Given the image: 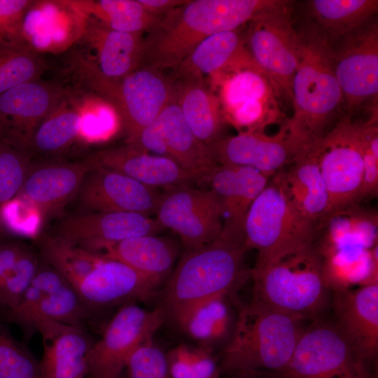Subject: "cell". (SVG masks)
Wrapping results in <instances>:
<instances>
[{
    "label": "cell",
    "mask_w": 378,
    "mask_h": 378,
    "mask_svg": "<svg viewBox=\"0 0 378 378\" xmlns=\"http://www.w3.org/2000/svg\"><path fill=\"white\" fill-rule=\"evenodd\" d=\"M282 0H187L146 33L140 66L174 70L207 37L239 29Z\"/></svg>",
    "instance_id": "1"
},
{
    "label": "cell",
    "mask_w": 378,
    "mask_h": 378,
    "mask_svg": "<svg viewBox=\"0 0 378 378\" xmlns=\"http://www.w3.org/2000/svg\"><path fill=\"white\" fill-rule=\"evenodd\" d=\"M304 320L252 301L241 307L225 344L222 372L237 378H263L289 363Z\"/></svg>",
    "instance_id": "2"
},
{
    "label": "cell",
    "mask_w": 378,
    "mask_h": 378,
    "mask_svg": "<svg viewBox=\"0 0 378 378\" xmlns=\"http://www.w3.org/2000/svg\"><path fill=\"white\" fill-rule=\"evenodd\" d=\"M300 59L292 84L288 130L308 145L321 139L340 118L344 98L330 43L314 28L300 33Z\"/></svg>",
    "instance_id": "3"
},
{
    "label": "cell",
    "mask_w": 378,
    "mask_h": 378,
    "mask_svg": "<svg viewBox=\"0 0 378 378\" xmlns=\"http://www.w3.org/2000/svg\"><path fill=\"white\" fill-rule=\"evenodd\" d=\"M244 243L220 237L186 251L163 291L165 314L172 318L192 305L220 295L234 294L248 278Z\"/></svg>",
    "instance_id": "4"
},
{
    "label": "cell",
    "mask_w": 378,
    "mask_h": 378,
    "mask_svg": "<svg viewBox=\"0 0 378 378\" xmlns=\"http://www.w3.org/2000/svg\"><path fill=\"white\" fill-rule=\"evenodd\" d=\"M252 301L304 320L317 318L331 301L323 276L322 259L314 244L284 255L270 264L251 269Z\"/></svg>",
    "instance_id": "5"
},
{
    "label": "cell",
    "mask_w": 378,
    "mask_h": 378,
    "mask_svg": "<svg viewBox=\"0 0 378 378\" xmlns=\"http://www.w3.org/2000/svg\"><path fill=\"white\" fill-rule=\"evenodd\" d=\"M244 232L246 248L258 251L256 270L314 243L316 225L293 206L276 172L251 205Z\"/></svg>",
    "instance_id": "6"
},
{
    "label": "cell",
    "mask_w": 378,
    "mask_h": 378,
    "mask_svg": "<svg viewBox=\"0 0 378 378\" xmlns=\"http://www.w3.org/2000/svg\"><path fill=\"white\" fill-rule=\"evenodd\" d=\"M85 83L118 114L127 135L136 138L161 113L172 97L167 75L148 66H139L120 78H108L80 64L76 68Z\"/></svg>",
    "instance_id": "7"
},
{
    "label": "cell",
    "mask_w": 378,
    "mask_h": 378,
    "mask_svg": "<svg viewBox=\"0 0 378 378\" xmlns=\"http://www.w3.org/2000/svg\"><path fill=\"white\" fill-rule=\"evenodd\" d=\"M263 378H377L336 327L318 318L304 327L293 356L280 372Z\"/></svg>",
    "instance_id": "8"
},
{
    "label": "cell",
    "mask_w": 378,
    "mask_h": 378,
    "mask_svg": "<svg viewBox=\"0 0 378 378\" xmlns=\"http://www.w3.org/2000/svg\"><path fill=\"white\" fill-rule=\"evenodd\" d=\"M291 1L256 16L248 23L244 44L267 76L279 98L292 100L293 80L300 59V33L293 27Z\"/></svg>",
    "instance_id": "9"
},
{
    "label": "cell",
    "mask_w": 378,
    "mask_h": 378,
    "mask_svg": "<svg viewBox=\"0 0 378 378\" xmlns=\"http://www.w3.org/2000/svg\"><path fill=\"white\" fill-rule=\"evenodd\" d=\"M346 115L361 108L378 117V25L371 20L330 44Z\"/></svg>",
    "instance_id": "10"
},
{
    "label": "cell",
    "mask_w": 378,
    "mask_h": 378,
    "mask_svg": "<svg viewBox=\"0 0 378 378\" xmlns=\"http://www.w3.org/2000/svg\"><path fill=\"white\" fill-rule=\"evenodd\" d=\"M314 146L328 193L326 214L358 204L363 161L356 122L341 116Z\"/></svg>",
    "instance_id": "11"
},
{
    "label": "cell",
    "mask_w": 378,
    "mask_h": 378,
    "mask_svg": "<svg viewBox=\"0 0 378 378\" xmlns=\"http://www.w3.org/2000/svg\"><path fill=\"white\" fill-rule=\"evenodd\" d=\"M165 318L162 307L149 311L132 303L122 306L107 324L99 340L92 344L88 375L119 378L132 354L153 337Z\"/></svg>",
    "instance_id": "12"
},
{
    "label": "cell",
    "mask_w": 378,
    "mask_h": 378,
    "mask_svg": "<svg viewBox=\"0 0 378 378\" xmlns=\"http://www.w3.org/2000/svg\"><path fill=\"white\" fill-rule=\"evenodd\" d=\"M155 215L164 229L179 236L186 251L212 242L221 235V214L209 189L192 186L165 188Z\"/></svg>",
    "instance_id": "13"
},
{
    "label": "cell",
    "mask_w": 378,
    "mask_h": 378,
    "mask_svg": "<svg viewBox=\"0 0 378 378\" xmlns=\"http://www.w3.org/2000/svg\"><path fill=\"white\" fill-rule=\"evenodd\" d=\"M127 143L172 160L205 183L218 164L208 146L194 135L175 102L170 100L158 116Z\"/></svg>",
    "instance_id": "14"
},
{
    "label": "cell",
    "mask_w": 378,
    "mask_h": 378,
    "mask_svg": "<svg viewBox=\"0 0 378 378\" xmlns=\"http://www.w3.org/2000/svg\"><path fill=\"white\" fill-rule=\"evenodd\" d=\"M285 123L274 135L245 132L222 137L208 146L209 150L218 164L248 167L273 176L296 161L309 146Z\"/></svg>",
    "instance_id": "15"
},
{
    "label": "cell",
    "mask_w": 378,
    "mask_h": 378,
    "mask_svg": "<svg viewBox=\"0 0 378 378\" xmlns=\"http://www.w3.org/2000/svg\"><path fill=\"white\" fill-rule=\"evenodd\" d=\"M66 94L62 87L38 79L0 94V141L29 154L36 130Z\"/></svg>",
    "instance_id": "16"
},
{
    "label": "cell",
    "mask_w": 378,
    "mask_h": 378,
    "mask_svg": "<svg viewBox=\"0 0 378 378\" xmlns=\"http://www.w3.org/2000/svg\"><path fill=\"white\" fill-rule=\"evenodd\" d=\"M164 228L155 218L132 212H80L64 216L56 223L53 236L101 255L108 246Z\"/></svg>",
    "instance_id": "17"
},
{
    "label": "cell",
    "mask_w": 378,
    "mask_h": 378,
    "mask_svg": "<svg viewBox=\"0 0 378 378\" xmlns=\"http://www.w3.org/2000/svg\"><path fill=\"white\" fill-rule=\"evenodd\" d=\"M160 196L154 188L92 163L74 200L82 212H132L150 216L155 214Z\"/></svg>",
    "instance_id": "18"
},
{
    "label": "cell",
    "mask_w": 378,
    "mask_h": 378,
    "mask_svg": "<svg viewBox=\"0 0 378 378\" xmlns=\"http://www.w3.org/2000/svg\"><path fill=\"white\" fill-rule=\"evenodd\" d=\"M272 176L248 167L218 164L205 183L218 205L223 223L220 237L244 243L248 211Z\"/></svg>",
    "instance_id": "19"
},
{
    "label": "cell",
    "mask_w": 378,
    "mask_h": 378,
    "mask_svg": "<svg viewBox=\"0 0 378 378\" xmlns=\"http://www.w3.org/2000/svg\"><path fill=\"white\" fill-rule=\"evenodd\" d=\"M143 39V34L115 31L85 17L78 41L88 53L75 58L106 78H120L141 66Z\"/></svg>",
    "instance_id": "20"
},
{
    "label": "cell",
    "mask_w": 378,
    "mask_h": 378,
    "mask_svg": "<svg viewBox=\"0 0 378 378\" xmlns=\"http://www.w3.org/2000/svg\"><path fill=\"white\" fill-rule=\"evenodd\" d=\"M335 326L369 366L378 351V284L332 292Z\"/></svg>",
    "instance_id": "21"
},
{
    "label": "cell",
    "mask_w": 378,
    "mask_h": 378,
    "mask_svg": "<svg viewBox=\"0 0 378 378\" xmlns=\"http://www.w3.org/2000/svg\"><path fill=\"white\" fill-rule=\"evenodd\" d=\"M92 166L89 158L70 162H32L17 197L35 208L43 218L47 217L74 199Z\"/></svg>",
    "instance_id": "22"
},
{
    "label": "cell",
    "mask_w": 378,
    "mask_h": 378,
    "mask_svg": "<svg viewBox=\"0 0 378 378\" xmlns=\"http://www.w3.org/2000/svg\"><path fill=\"white\" fill-rule=\"evenodd\" d=\"M160 283L127 265L104 258L74 288L88 307H104L153 297Z\"/></svg>",
    "instance_id": "23"
},
{
    "label": "cell",
    "mask_w": 378,
    "mask_h": 378,
    "mask_svg": "<svg viewBox=\"0 0 378 378\" xmlns=\"http://www.w3.org/2000/svg\"><path fill=\"white\" fill-rule=\"evenodd\" d=\"M88 158L95 165L119 172L154 188L200 183L195 174L172 160L152 154L132 144L103 149Z\"/></svg>",
    "instance_id": "24"
},
{
    "label": "cell",
    "mask_w": 378,
    "mask_h": 378,
    "mask_svg": "<svg viewBox=\"0 0 378 378\" xmlns=\"http://www.w3.org/2000/svg\"><path fill=\"white\" fill-rule=\"evenodd\" d=\"M36 331L42 337L40 362L43 378H86L92 346L83 326L42 321Z\"/></svg>",
    "instance_id": "25"
},
{
    "label": "cell",
    "mask_w": 378,
    "mask_h": 378,
    "mask_svg": "<svg viewBox=\"0 0 378 378\" xmlns=\"http://www.w3.org/2000/svg\"><path fill=\"white\" fill-rule=\"evenodd\" d=\"M172 97L195 137L206 146L223 136L225 120L217 94L204 76L167 74Z\"/></svg>",
    "instance_id": "26"
},
{
    "label": "cell",
    "mask_w": 378,
    "mask_h": 378,
    "mask_svg": "<svg viewBox=\"0 0 378 378\" xmlns=\"http://www.w3.org/2000/svg\"><path fill=\"white\" fill-rule=\"evenodd\" d=\"M377 238V211L357 204L326 214L316 225L313 244L318 253L353 246L372 248Z\"/></svg>",
    "instance_id": "27"
},
{
    "label": "cell",
    "mask_w": 378,
    "mask_h": 378,
    "mask_svg": "<svg viewBox=\"0 0 378 378\" xmlns=\"http://www.w3.org/2000/svg\"><path fill=\"white\" fill-rule=\"evenodd\" d=\"M283 187L295 209L316 225L328 208V193L311 144L288 169L278 172Z\"/></svg>",
    "instance_id": "28"
},
{
    "label": "cell",
    "mask_w": 378,
    "mask_h": 378,
    "mask_svg": "<svg viewBox=\"0 0 378 378\" xmlns=\"http://www.w3.org/2000/svg\"><path fill=\"white\" fill-rule=\"evenodd\" d=\"M220 295L200 302L173 318L199 346L213 350L230 340L237 321L231 296Z\"/></svg>",
    "instance_id": "29"
},
{
    "label": "cell",
    "mask_w": 378,
    "mask_h": 378,
    "mask_svg": "<svg viewBox=\"0 0 378 378\" xmlns=\"http://www.w3.org/2000/svg\"><path fill=\"white\" fill-rule=\"evenodd\" d=\"M178 254V247L170 238L146 234L111 244L101 256L120 261L160 283L172 272Z\"/></svg>",
    "instance_id": "30"
},
{
    "label": "cell",
    "mask_w": 378,
    "mask_h": 378,
    "mask_svg": "<svg viewBox=\"0 0 378 378\" xmlns=\"http://www.w3.org/2000/svg\"><path fill=\"white\" fill-rule=\"evenodd\" d=\"M308 14L314 28L330 44L373 19L377 0H312Z\"/></svg>",
    "instance_id": "31"
},
{
    "label": "cell",
    "mask_w": 378,
    "mask_h": 378,
    "mask_svg": "<svg viewBox=\"0 0 378 378\" xmlns=\"http://www.w3.org/2000/svg\"><path fill=\"white\" fill-rule=\"evenodd\" d=\"M376 244L372 248L353 246L318 253L322 259L323 276L333 292L378 284V256Z\"/></svg>",
    "instance_id": "32"
},
{
    "label": "cell",
    "mask_w": 378,
    "mask_h": 378,
    "mask_svg": "<svg viewBox=\"0 0 378 378\" xmlns=\"http://www.w3.org/2000/svg\"><path fill=\"white\" fill-rule=\"evenodd\" d=\"M248 52L239 28L213 34L169 74L213 76Z\"/></svg>",
    "instance_id": "33"
},
{
    "label": "cell",
    "mask_w": 378,
    "mask_h": 378,
    "mask_svg": "<svg viewBox=\"0 0 378 378\" xmlns=\"http://www.w3.org/2000/svg\"><path fill=\"white\" fill-rule=\"evenodd\" d=\"M66 94L36 130L29 155H52L63 152L81 134L83 111L70 104Z\"/></svg>",
    "instance_id": "34"
},
{
    "label": "cell",
    "mask_w": 378,
    "mask_h": 378,
    "mask_svg": "<svg viewBox=\"0 0 378 378\" xmlns=\"http://www.w3.org/2000/svg\"><path fill=\"white\" fill-rule=\"evenodd\" d=\"M85 17L93 18L108 28L126 33L148 31L160 19L149 13L138 0L70 1Z\"/></svg>",
    "instance_id": "35"
},
{
    "label": "cell",
    "mask_w": 378,
    "mask_h": 378,
    "mask_svg": "<svg viewBox=\"0 0 378 378\" xmlns=\"http://www.w3.org/2000/svg\"><path fill=\"white\" fill-rule=\"evenodd\" d=\"M38 242L45 261L73 287L105 258L46 232Z\"/></svg>",
    "instance_id": "36"
},
{
    "label": "cell",
    "mask_w": 378,
    "mask_h": 378,
    "mask_svg": "<svg viewBox=\"0 0 378 378\" xmlns=\"http://www.w3.org/2000/svg\"><path fill=\"white\" fill-rule=\"evenodd\" d=\"M45 61L26 42L0 46V94L20 84L38 80Z\"/></svg>",
    "instance_id": "37"
},
{
    "label": "cell",
    "mask_w": 378,
    "mask_h": 378,
    "mask_svg": "<svg viewBox=\"0 0 378 378\" xmlns=\"http://www.w3.org/2000/svg\"><path fill=\"white\" fill-rule=\"evenodd\" d=\"M66 281L57 271L48 265L38 267L31 284L18 304L5 311L8 321L18 325L27 337L34 332V321L41 302Z\"/></svg>",
    "instance_id": "38"
},
{
    "label": "cell",
    "mask_w": 378,
    "mask_h": 378,
    "mask_svg": "<svg viewBox=\"0 0 378 378\" xmlns=\"http://www.w3.org/2000/svg\"><path fill=\"white\" fill-rule=\"evenodd\" d=\"M166 358L171 378H220V366L209 349L181 344Z\"/></svg>",
    "instance_id": "39"
},
{
    "label": "cell",
    "mask_w": 378,
    "mask_h": 378,
    "mask_svg": "<svg viewBox=\"0 0 378 378\" xmlns=\"http://www.w3.org/2000/svg\"><path fill=\"white\" fill-rule=\"evenodd\" d=\"M88 316L85 305L75 288L64 281L41 303L36 312L34 328L42 321L82 326Z\"/></svg>",
    "instance_id": "40"
},
{
    "label": "cell",
    "mask_w": 378,
    "mask_h": 378,
    "mask_svg": "<svg viewBox=\"0 0 378 378\" xmlns=\"http://www.w3.org/2000/svg\"><path fill=\"white\" fill-rule=\"evenodd\" d=\"M0 378H43L40 362L0 321Z\"/></svg>",
    "instance_id": "41"
},
{
    "label": "cell",
    "mask_w": 378,
    "mask_h": 378,
    "mask_svg": "<svg viewBox=\"0 0 378 378\" xmlns=\"http://www.w3.org/2000/svg\"><path fill=\"white\" fill-rule=\"evenodd\" d=\"M31 164L29 154L0 141V209L18 195Z\"/></svg>",
    "instance_id": "42"
},
{
    "label": "cell",
    "mask_w": 378,
    "mask_h": 378,
    "mask_svg": "<svg viewBox=\"0 0 378 378\" xmlns=\"http://www.w3.org/2000/svg\"><path fill=\"white\" fill-rule=\"evenodd\" d=\"M38 267L37 256L26 248L0 283V307L8 311L18 304Z\"/></svg>",
    "instance_id": "43"
},
{
    "label": "cell",
    "mask_w": 378,
    "mask_h": 378,
    "mask_svg": "<svg viewBox=\"0 0 378 378\" xmlns=\"http://www.w3.org/2000/svg\"><path fill=\"white\" fill-rule=\"evenodd\" d=\"M361 144L363 161L360 200L378 193V124L377 120L355 121Z\"/></svg>",
    "instance_id": "44"
},
{
    "label": "cell",
    "mask_w": 378,
    "mask_h": 378,
    "mask_svg": "<svg viewBox=\"0 0 378 378\" xmlns=\"http://www.w3.org/2000/svg\"><path fill=\"white\" fill-rule=\"evenodd\" d=\"M125 369L127 378H171L166 354L153 343L152 338L134 350Z\"/></svg>",
    "instance_id": "45"
},
{
    "label": "cell",
    "mask_w": 378,
    "mask_h": 378,
    "mask_svg": "<svg viewBox=\"0 0 378 378\" xmlns=\"http://www.w3.org/2000/svg\"><path fill=\"white\" fill-rule=\"evenodd\" d=\"M43 220L40 213L27 202L15 197L0 209V227L20 235H33Z\"/></svg>",
    "instance_id": "46"
},
{
    "label": "cell",
    "mask_w": 378,
    "mask_h": 378,
    "mask_svg": "<svg viewBox=\"0 0 378 378\" xmlns=\"http://www.w3.org/2000/svg\"><path fill=\"white\" fill-rule=\"evenodd\" d=\"M33 3L30 0H0V46L26 42L22 23Z\"/></svg>",
    "instance_id": "47"
},
{
    "label": "cell",
    "mask_w": 378,
    "mask_h": 378,
    "mask_svg": "<svg viewBox=\"0 0 378 378\" xmlns=\"http://www.w3.org/2000/svg\"><path fill=\"white\" fill-rule=\"evenodd\" d=\"M26 247L17 241L0 244V283Z\"/></svg>",
    "instance_id": "48"
},
{
    "label": "cell",
    "mask_w": 378,
    "mask_h": 378,
    "mask_svg": "<svg viewBox=\"0 0 378 378\" xmlns=\"http://www.w3.org/2000/svg\"><path fill=\"white\" fill-rule=\"evenodd\" d=\"M150 14L162 17L172 9L185 4L187 0H138Z\"/></svg>",
    "instance_id": "49"
}]
</instances>
